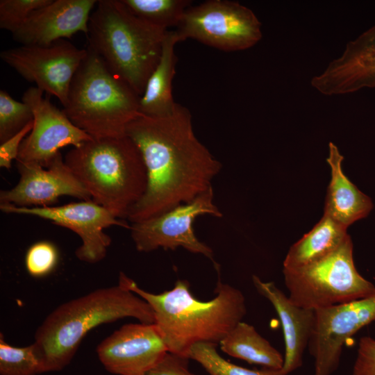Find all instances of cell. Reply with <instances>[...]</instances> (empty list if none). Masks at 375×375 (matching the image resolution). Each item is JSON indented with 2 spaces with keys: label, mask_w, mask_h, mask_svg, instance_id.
<instances>
[{
  "label": "cell",
  "mask_w": 375,
  "mask_h": 375,
  "mask_svg": "<svg viewBox=\"0 0 375 375\" xmlns=\"http://www.w3.org/2000/svg\"><path fill=\"white\" fill-rule=\"evenodd\" d=\"M59 260L57 247L51 242L40 241L32 244L25 256V267L33 277L41 278L51 274Z\"/></svg>",
  "instance_id": "cell-27"
},
{
  "label": "cell",
  "mask_w": 375,
  "mask_h": 375,
  "mask_svg": "<svg viewBox=\"0 0 375 375\" xmlns=\"http://www.w3.org/2000/svg\"><path fill=\"white\" fill-rule=\"evenodd\" d=\"M308 343L314 358L313 375H332L346 341L375 320V292L368 297L315 310Z\"/></svg>",
  "instance_id": "cell-11"
},
{
  "label": "cell",
  "mask_w": 375,
  "mask_h": 375,
  "mask_svg": "<svg viewBox=\"0 0 375 375\" xmlns=\"http://www.w3.org/2000/svg\"><path fill=\"white\" fill-rule=\"evenodd\" d=\"M350 235L330 253L305 266L283 269L290 299L317 310L368 297L374 285L358 272Z\"/></svg>",
  "instance_id": "cell-7"
},
{
  "label": "cell",
  "mask_w": 375,
  "mask_h": 375,
  "mask_svg": "<svg viewBox=\"0 0 375 375\" xmlns=\"http://www.w3.org/2000/svg\"><path fill=\"white\" fill-rule=\"evenodd\" d=\"M310 84L326 96L375 88V25L349 41L342 53L314 76Z\"/></svg>",
  "instance_id": "cell-16"
},
{
  "label": "cell",
  "mask_w": 375,
  "mask_h": 375,
  "mask_svg": "<svg viewBox=\"0 0 375 375\" xmlns=\"http://www.w3.org/2000/svg\"><path fill=\"white\" fill-rule=\"evenodd\" d=\"M51 0H1L0 28L11 33L17 31L36 10Z\"/></svg>",
  "instance_id": "cell-28"
},
{
  "label": "cell",
  "mask_w": 375,
  "mask_h": 375,
  "mask_svg": "<svg viewBox=\"0 0 375 375\" xmlns=\"http://www.w3.org/2000/svg\"><path fill=\"white\" fill-rule=\"evenodd\" d=\"M205 215L215 217L223 216L214 203L212 187L190 202L180 204L148 219L131 223L129 230L138 251L149 252L159 248L175 250L183 247L210 259L219 271L212 249L197 238L193 228L197 217Z\"/></svg>",
  "instance_id": "cell-9"
},
{
  "label": "cell",
  "mask_w": 375,
  "mask_h": 375,
  "mask_svg": "<svg viewBox=\"0 0 375 375\" xmlns=\"http://www.w3.org/2000/svg\"><path fill=\"white\" fill-rule=\"evenodd\" d=\"M189 358L168 352L145 375H194L188 369Z\"/></svg>",
  "instance_id": "cell-30"
},
{
  "label": "cell",
  "mask_w": 375,
  "mask_h": 375,
  "mask_svg": "<svg viewBox=\"0 0 375 375\" xmlns=\"http://www.w3.org/2000/svg\"><path fill=\"white\" fill-rule=\"evenodd\" d=\"M168 352L155 323L123 325L97 348L104 368L116 375H145Z\"/></svg>",
  "instance_id": "cell-14"
},
{
  "label": "cell",
  "mask_w": 375,
  "mask_h": 375,
  "mask_svg": "<svg viewBox=\"0 0 375 375\" xmlns=\"http://www.w3.org/2000/svg\"><path fill=\"white\" fill-rule=\"evenodd\" d=\"M217 344L201 342L193 345L188 358L199 362L209 375H287L282 369H250L235 365L222 357Z\"/></svg>",
  "instance_id": "cell-24"
},
{
  "label": "cell",
  "mask_w": 375,
  "mask_h": 375,
  "mask_svg": "<svg viewBox=\"0 0 375 375\" xmlns=\"http://www.w3.org/2000/svg\"><path fill=\"white\" fill-rule=\"evenodd\" d=\"M167 31L138 17L122 0H99L86 37L88 47L141 97L160 61Z\"/></svg>",
  "instance_id": "cell-5"
},
{
  "label": "cell",
  "mask_w": 375,
  "mask_h": 375,
  "mask_svg": "<svg viewBox=\"0 0 375 375\" xmlns=\"http://www.w3.org/2000/svg\"><path fill=\"white\" fill-rule=\"evenodd\" d=\"M343 156L333 142L328 144L326 161L331 168V181L325 199L324 214L348 228L366 217L373 208L371 198L360 191L344 174Z\"/></svg>",
  "instance_id": "cell-19"
},
{
  "label": "cell",
  "mask_w": 375,
  "mask_h": 375,
  "mask_svg": "<svg viewBox=\"0 0 375 375\" xmlns=\"http://www.w3.org/2000/svg\"><path fill=\"white\" fill-rule=\"evenodd\" d=\"M17 184L0 192V204L17 207L53 206L61 196L92 200L88 192L65 164L59 152L47 168L17 160Z\"/></svg>",
  "instance_id": "cell-15"
},
{
  "label": "cell",
  "mask_w": 375,
  "mask_h": 375,
  "mask_svg": "<svg viewBox=\"0 0 375 375\" xmlns=\"http://www.w3.org/2000/svg\"><path fill=\"white\" fill-rule=\"evenodd\" d=\"M0 209L6 213L36 216L72 230L82 241L76 250V256L88 263H97L106 256L111 239L104 233L105 228L118 226L129 229L131 226L126 221L116 218L92 200L49 207L26 208L0 204Z\"/></svg>",
  "instance_id": "cell-12"
},
{
  "label": "cell",
  "mask_w": 375,
  "mask_h": 375,
  "mask_svg": "<svg viewBox=\"0 0 375 375\" xmlns=\"http://www.w3.org/2000/svg\"><path fill=\"white\" fill-rule=\"evenodd\" d=\"M30 106L14 99L6 91H0V143H3L33 120Z\"/></svg>",
  "instance_id": "cell-26"
},
{
  "label": "cell",
  "mask_w": 375,
  "mask_h": 375,
  "mask_svg": "<svg viewBox=\"0 0 375 375\" xmlns=\"http://www.w3.org/2000/svg\"><path fill=\"white\" fill-rule=\"evenodd\" d=\"M33 126V120L17 134L0 145V167L10 169L13 160H17L20 146Z\"/></svg>",
  "instance_id": "cell-31"
},
{
  "label": "cell",
  "mask_w": 375,
  "mask_h": 375,
  "mask_svg": "<svg viewBox=\"0 0 375 375\" xmlns=\"http://www.w3.org/2000/svg\"><path fill=\"white\" fill-rule=\"evenodd\" d=\"M118 283L151 306L168 351L188 358L196 344H219L247 312L242 292L221 281L215 290L216 296L207 301L193 295L186 280H178L172 289L159 294L140 288L122 272Z\"/></svg>",
  "instance_id": "cell-2"
},
{
  "label": "cell",
  "mask_w": 375,
  "mask_h": 375,
  "mask_svg": "<svg viewBox=\"0 0 375 375\" xmlns=\"http://www.w3.org/2000/svg\"><path fill=\"white\" fill-rule=\"evenodd\" d=\"M255 13L238 1L208 0L189 7L174 30L180 42L194 39L226 51L249 49L262 38Z\"/></svg>",
  "instance_id": "cell-8"
},
{
  "label": "cell",
  "mask_w": 375,
  "mask_h": 375,
  "mask_svg": "<svg viewBox=\"0 0 375 375\" xmlns=\"http://www.w3.org/2000/svg\"><path fill=\"white\" fill-rule=\"evenodd\" d=\"M352 375H375V340L369 336L360 338Z\"/></svg>",
  "instance_id": "cell-29"
},
{
  "label": "cell",
  "mask_w": 375,
  "mask_h": 375,
  "mask_svg": "<svg viewBox=\"0 0 375 375\" xmlns=\"http://www.w3.org/2000/svg\"><path fill=\"white\" fill-rule=\"evenodd\" d=\"M219 344L223 352L248 363L272 369L283 368L284 356L262 337L253 326L242 321Z\"/></svg>",
  "instance_id": "cell-22"
},
{
  "label": "cell",
  "mask_w": 375,
  "mask_h": 375,
  "mask_svg": "<svg viewBox=\"0 0 375 375\" xmlns=\"http://www.w3.org/2000/svg\"><path fill=\"white\" fill-rule=\"evenodd\" d=\"M64 161L92 201L119 219L142 198L147 174L142 154L126 135L92 138L69 151Z\"/></svg>",
  "instance_id": "cell-4"
},
{
  "label": "cell",
  "mask_w": 375,
  "mask_h": 375,
  "mask_svg": "<svg viewBox=\"0 0 375 375\" xmlns=\"http://www.w3.org/2000/svg\"><path fill=\"white\" fill-rule=\"evenodd\" d=\"M86 51L62 39L49 46L8 49L1 52L0 58L25 80L55 96L64 106L72 78Z\"/></svg>",
  "instance_id": "cell-10"
},
{
  "label": "cell",
  "mask_w": 375,
  "mask_h": 375,
  "mask_svg": "<svg viewBox=\"0 0 375 375\" xmlns=\"http://www.w3.org/2000/svg\"><path fill=\"white\" fill-rule=\"evenodd\" d=\"M43 92L37 87L24 92L22 101L33 111V126L23 140L16 160L47 168L61 148L78 147L92 138L76 126L62 110L44 98Z\"/></svg>",
  "instance_id": "cell-13"
},
{
  "label": "cell",
  "mask_w": 375,
  "mask_h": 375,
  "mask_svg": "<svg viewBox=\"0 0 375 375\" xmlns=\"http://www.w3.org/2000/svg\"><path fill=\"white\" fill-rule=\"evenodd\" d=\"M138 17L162 28L177 27L185 10L191 6L190 0H122Z\"/></svg>",
  "instance_id": "cell-23"
},
{
  "label": "cell",
  "mask_w": 375,
  "mask_h": 375,
  "mask_svg": "<svg viewBox=\"0 0 375 375\" xmlns=\"http://www.w3.org/2000/svg\"><path fill=\"white\" fill-rule=\"evenodd\" d=\"M71 82L62 111L92 138L126 135L139 114L140 98L89 47Z\"/></svg>",
  "instance_id": "cell-6"
},
{
  "label": "cell",
  "mask_w": 375,
  "mask_h": 375,
  "mask_svg": "<svg viewBox=\"0 0 375 375\" xmlns=\"http://www.w3.org/2000/svg\"><path fill=\"white\" fill-rule=\"evenodd\" d=\"M43 373L41 359L34 343L13 347L0 334V374L38 375Z\"/></svg>",
  "instance_id": "cell-25"
},
{
  "label": "cell",
  "mask_w": 375,
  "mask_h": 375,
  "mask_svg": "<svg viewBox=\"0 0 375 375\" xmlns=\"http://www.w3.org/2000/svg\"><path fill=\"white\" fill-rule=\"evenodd\" d=\"M347 228L323 215L313 228L288 250L284 269L305 266L332 252L347 238Z\"/></svg>",
  "instance_id": "cell-21"
},
{
  "label": "cell",
  "mask_w": 375,
  "mask_h": 375,
  "mask_svg": "<svg viewBox=\"0 0 375 375\" xmlns=\"http://www.w3.org/2000/svg\"><path fill=\"white\" fill-rule=\"evenodd\" d=\"M97 1L51 0L35 10L12 33V39L22 45L49 46L78 32L87 36L90 17Z\"/></svg>",
  "instance_id": "cell-17"
},
{
  "label": "cell",
  "mask_w": 375,
  "mask_h": 375,
  "mask_svg": "<svg viewBox=\"0 0 375 375\" xmlns=\"http://www.w3.org/2000/svg\"><path fill=\"white\" fill-rule=\"evenodd\" d=\"M126 317L135 318L140 323H155L151 306L119 283L60 305L35 334L33 343L43 373L59 372L67 367L90 331Z\"/></svg>",
  "instance_id": "cell-3"
},
{
  "label": "cell",
  "mask_w": 375,
  "mask_h": 375,
  "mask_svg": "<svg viewBox=\"0 0 375 375\" xmlns=\"http://www.w3.org/2000/svg\"><path fill=\"white\" fill-rule=\"evenodd\" d=\"M252 281L258 293L274 308L283 327L285 355L283 372L288 375L302 365L303 355L308 346L315 324L314 310L294 303L274 282H264L253 275Z\"/></svg>",
  "instance_id": "cell-18"
},
{
  "label": "cell",
  "mask_w": 375,
  "mask_h": 375,
  "mask_svg": "<svg viewBox=\"0 0 375 375\" xmlns=\"http://www.w3.org/2000/svg\"><path fill=\"white\" fill-rule=\"evenodd\" d=\"M126 135L138 147L147 174L146 192L128 214L131 223L192 201L212 188L221 171L222 163L197 138L190 110L179 103L164 117L140 113Z\"/></svg>",
  "instance_id": "cell-1"
},
{
  "label": "cell",
  "mask_w": 375,
  "mask_h": 375,
  "mask_svg": "<svg viewBox=\"0 0 375 375\" xmlns=\"http://www.w3.org/2000/svg\"><path fill=\"white\" fill-rule=\"evenodd\" d=\"M179 42L175 31H167L160 61L140 98V113L150 117H164L174 111L177 103L172 96V81L178 60L175 46Z\"/></svg>",
  "instance_id": "cell-20"
}]
</instances>
